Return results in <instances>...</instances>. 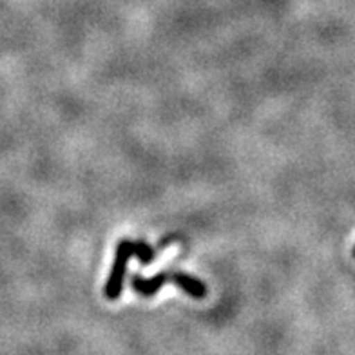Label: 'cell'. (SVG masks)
<instances>
[{"instance_id":"5b68a950","label":"cell","mask_w":355,"mask_h":355,"mask_svg":"<svg viewBox=\"0 0 355 355\" xmlns=\"http://www.w3.org/2000/svg\"><path fill=\"white\" fill-rule=\"evenodd\" d=\"M354 257H355V248H354Z\"/></svg>"},{"instance_id":"7a4b0ae2","label":"cell","mask_w":355,"mask_h":355,"mask_svg":"<svg viewBox=\"0 0 355 355\" xmlns=\"http://www.w3.org/2000/svg\"><path fill=\"white\" fill-rule=\"evenodd\" d=\"M168 281H171V272H159V274H156L155 277H149V279L141 276H135L131 279V285L140 295L150 297V295L158 294L162 286L167 285Z\"/></svg>"},{"instance_id":"277c9868","label":"cell","mask_w":355,"mask_h":355,"mask_svg":"<svg viewBox=\"0 0 355 355\" xmlns=\"http://www.w3.org/2000/svg\"><path fill=\"white\" fill-rule=\"evenodd\" d=\"M135 256L140 259L144 265H149L155 259V250L145 243V241H135Z\"/></svg>"},{"instance_id":"6da1fadb","label":"cell","mask_w":355,"mask_h":355,"mask_svg":"<svg viewBox=\"0 0 355 355\" xmlns=\"http://www.w3.org/2000/svg\"><path fill=\"white\" fill-rule=\"evenodd\" d=\"M132 256H135V241H131V239H122L116 247V256H114L107 283H105V297L107 300L116 301L122 295L127 266H129V261H131Z\"/></svg>"},{"instance_id":"3957f363","label":"cell","mask_w":355,"mask_h":355,"mask_svg":"<svg viewBox=\"0 0 355 355\" xmlns=\"http://www.w3.org/2000/svg\"><path fill=\"white\" fill-rule=\"evenodd\" d=\"M171 283H174L178 288H182L185 294L194 300H203L207 295L205 283L192 277L191 274H185V272H171Z\"/></svg>"}]
</instances>
